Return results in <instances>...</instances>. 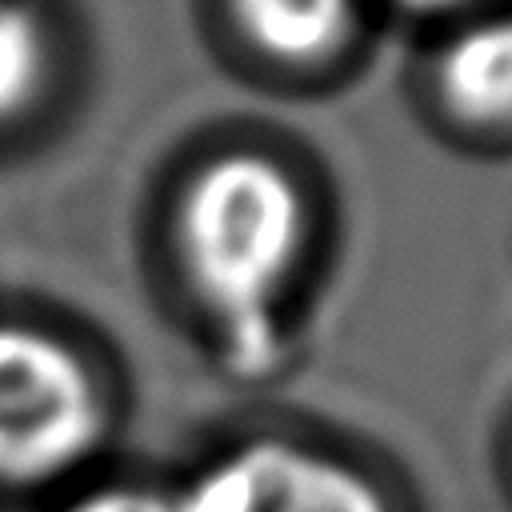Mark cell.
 Masks as SVG:
<instances>
[{"label":"cell","mask_w":512,"mask_h":512,"mask_svg":"<svg viewBox=\"0 0 512 512\" xmlns=\"http://www.w3.org/2000/svg\"><path fill=\"white\" fill-rule=\"evenodd\" d=\"M112 432V392L64 332L0 316V492H40L84 472Z\"/></svg>","instance_id":"obj_2"},{"label":"cell","mask_w":512,"mask_h":512,"mask_svg":"<svg viewBox=\"0 0 512 512\" xmlns=\"http://www.w3.org/2000/svg\"><path fill=\"white\" fill-rule=\"evenodd\" d=\"M180 512H396L372 472L292 436H244L180 488Z\"/></svg>","instance_id":"obj_3"},{"label":"cell","mask_w":512,"mask_h":512,"mask_svg":"<svg viewBox=\"0 0 512 512\" xmlns=\"http://www.w3.org/2000/svg\"><path fill=\"white\" fill-rule=\"evenodd\" d=\"M400 12H408V16H428V20H440V16H460L464 20V12L476 4V0H392Z\"/></svg>","instance_id":"obj_8"},{"label":"cell","mask_w":512,"mask_h":512,"mask_svg":"<svg viewBox=\"0 0 512 512\" xmlns=\"http://www.w3.org/2000/svg\"><path fill=\"white\" fill-rule=\"evenodd\" d=\"M316 240L304 176L276 152L232 144L184 176L172 200V256L220 364L268 380L288 356L292 296Z\"/></svg>","instance_id":"obj_1"},{"label":"cell","mask_w":512,"mask_h":512,"mask_svg":"<svg viewBox=\"0 0 512 512\" xmlns=\"http://www.w3.org/2000/svg\"><path fill=\"white\" fill-rule=\"evenodd\" d=\"M440 116L480 140H512V12L464 16L428 68Z\"/></svg>","instance_id":"obj_4"},{"label":"cell","mask_w":512,"mask_h":512,"mask_svg":"<svg viewBox=\"0 0 512 512\" xmlns=\"http://www.w3.org/2000/svg\"><path fill=\"white\" fill-rule=\"evenodd\" d=\"M60 40L40 0H0V132L24 124L52 92Z\"/></svg>","instance_id":"obj_6"},{"label":"cell","mask_w":512,"mask_h":512,"mask_svg":"<svg viewBox=\"0 0 512 512\" xmlns=\"http://www.w3.org/2000/svg\"><path fill=\"white\" fill-rule=\"evenodd\" d=\"M240 40L272 68L320 72L348 56L364 0H224Z\"/></svg>","instance_id":"obj_5"},{"label":"cell","mask_w":512,"mask_h":512,"mask_svg":"<svg viewBox=\"0 0 512 512\" xmlns=\"http://www.w3.org/2000/svg\"><path fill=\"white\" fill-rule=\"evenodd\" d=\"M60 512H180L176 488H156L144 480H104L80 488Z\"/></svg>","instance_id":"obj_7"}]
</instances>
